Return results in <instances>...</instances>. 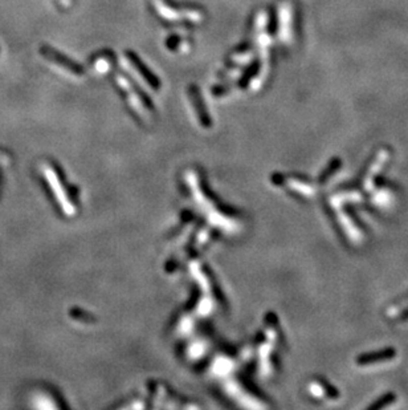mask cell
Wrapping results in <instances>:
<instances>
[{"label":"cell","instance_id":"1","mask_svg":"<svg viewBox=\"0 0 408 410\" xmlns=\"http://www.w3.org/2000/svg\"><path fill=\"white\" fill-rule=\"evenodd\" d=\"M41 53L44 56L48 59V61L53 64H57V65H61L63 68H65V70H68L70 74H74V76H78V74L82 73V70L78 65H74L73 63L68 61V59H64L60 53H57L56 51H51L49 48H41Z\"/></svg>","mask_w":408,"mask_h":410},{"label":"cell","instance_id":"2","mask_svg":"<svg viewBox=\"0 0 408 410\" xmlns=\"http://www.w3.org/2000/svg\"><path fill=\"white\" fill-rule=\"evenodd\" d=\"M392 356H395L394 349H384V351L375 352V353H369L359 356V358H358V364L367 365L371 364V362L384 361V360H390V358H392Z\"/></svg>","mask_w":408,"mask_h":410},{"label":"cell","instance_id":"3","mask_svg":"<svg viewBox=\"0 0 408 410\" xmlns=\"http://www.w3.org/2000/svg\"><path fill=\"white\" fill-rule=\"evenodd\" d=\"M394 398H395V396H392V394H387V396H384V397H382V398H379L378 402H375L374 405H371L370 409H379V407H382V406H386L387 403L392 402Z\"/></svg>","mask_w":408,"mask_h":410},{"label":"cell","instance_id":"4","mask_svg":"<svg viewBox=\"0 0 408 410\" xmlns=\"http://www.w3.org/2000/svg\"><path fill=\"white\" fill-rule=\"evenodd\" d=\"M4 162H6V158L3 154H0V163H4Z\"/></svg>","mask_w":408,"mask_h":410}]
</instances>
